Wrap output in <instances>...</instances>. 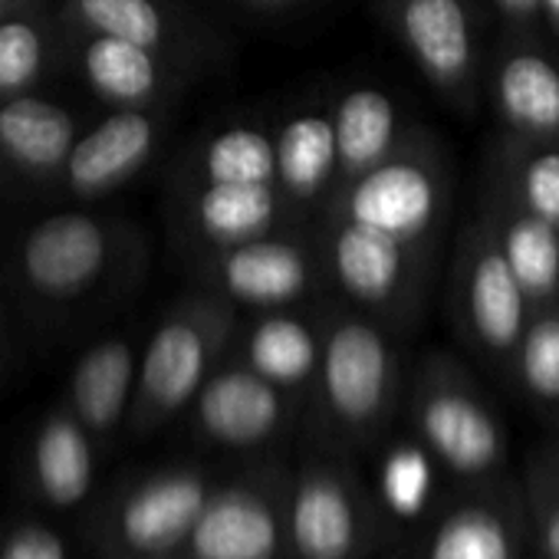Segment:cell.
Returning <instances> with one entry per match:
<instances>
[{
  "label": "cell",
  "mask_w": 559,
  "mask_h": 559,
  "mask_svg": "<svg viewBox=\"0 0 559 559\" xmlns=\"http://www.w3.org/2000/svg\"><path fill=\"white\" fill-rule=\"evenodd\" d=\"M317 405L333 435L349 444L376 441L402 399V356L392 330L336 300L320 313Z\"/></svg>",
  "instance_id": "obj_1"
},
{
  "label": "cell",
  "mask_w": 559,
  "mask_h": 559,
  "mask_svg": "<svg viewBox=\"0 0 559 559\" xmlns=\"http://www.w3.org/2000/svg\"><path fill=\"white\" fill-rule=\"evenodd\" d=\"M237 326V307L214 290L204 287L181 297L139 349V376L126 428L135 438H145L181 415L207 376L224 362Z\"/></svg>",
  "instance_id": "obj_2"
},
{
  "label": "cell",
  "mask_w": 559,
  "mask_h": 559,
  "mask_svg": "<svg viewBox=\"0 0 559 559\" xmlns=\"http://www.w3.org/2000/svg\"><path fill=\"white\" fill-rule=\"evenodd\" d=\"M132 247L129 224L116 217L90 211L47 214L14 243L17 294L40 313H70L126 266Z\"/></svg>",
  "instance_id": "obj_3"
},
{
  "label": "cell",
  "mask_w": 559,
  "mask_h": 559,
  "mask_svg": "<svg viewBox=\"0 0 559 559\" xmlns=\"http://www.w3.org/2000/svg\"><path fill=\"white\" fill-rule=\"evenodd\" d=\"M451 207V165L428 132H405L399 148L340 185L320 214L346 217L405 243L435 247Z\"/></svg>",
  "instance_id": "obj_4"
},
{
  "label": "cell",
  "mask_w": 559,
  "mask_h": 559,
  "mask_svg": "<svg viewBox=\"0 0 559 559\" xmlns=\"http://www.w3.org/2000/svg\"><path fill=\"white\" fill-rule=\"evenodd\" d=\"M317 250L323 280L353 310L389 330L418 317L435 247L405 243L376 227L320 214Z\"/></svg>",
  "instance_id": "obj_5"
},
{
  "label": "cell",
  "mask_w": 559,
  "mask_h": 559,
  "mask_svg": "<svg viewBox=\"0 0 559 559\" xmlns=\"http://www.w3.org/2000/svg\"><path fill=\"white\" fill-rule=\"evenodd\" d=\"M408 415L421 448L454 477L484 480L500 471L507 457L500 415L457 359L431 353L418 366Z\"/></svg>",
  "instance_id": "obj_6"
},
{
  "label": "cell",
  "mask_w": 559,
  "mask_h": 559,
  "mask_svg": "<svg viewBox=\"0 0 559 559\" xmlns=\"http://www.w3.org/2000/svg\"><path fill=\"white\" fill-rule=\"evenodd\" d=\"M451 313L471 349H477L487 362L510 369L530 307L484 211L457 237L451 263Z\"/></svg>",
  "instance_id": "obj_7"
},
{
  "label": "cell",
  "mask_w": 559,
  "mask_h": 559,
  "mask_svg": "<svg viewBox=\"0 0 559 559\" xmlns=\"http://www.w3.org/2000/svg\"><path fill=\"white\" fill-rule=\"evenodd\" d=\"M198 260L207 290L237 310L247 307L257 313L307 304L323 280L317 240L297 234L294 227L204 253Z\"/></svg>",
  "instance_id": "obj_8"
},
{
  "label": "cell",
  "mask_w": 559,
  "mask_h": 559,
  "mask_svg": "<svg viewBox=\"0 0 559 559\" xmlns=\"http://www.w3.org/2000/svg\"><path fill=\"white\" fill-rule=\"evenodd\" d=\"M382 17L438 96L474 109L480 40L471 0H382Z\"/></svg>",
  "instance_id": "obj_9"
},
{
  "label": "cell",
  "mask_w": 559,
  "mask_h": 559,
  "mask_svg": "<svg viewBox=\"0 0 559 559\" xmlns=\"http://www.w3.org/2000/svg\"><path fill=\"white\" fill-rule=\"evenodd\" d=\"M287 487L273 471H253L211 487L185 559H280L287 546Z\"/></svg>",
  "instance_id": "obj_10"
},
{
  "label": "cell",
  "mask_w": 559,
  "mask_h": 559,
  "mask_svg": "<svg viewBox=\"0 0 559 559\" xmlns=\"http://www.w3.org/2000/svg\"><path fill=\"white\" fill-rule=\"evenodd\" d=\"M211 487L198 467H165L129 484L99 520L103 543L116 556H178Z\"/></svg>",
  "instance_id": "obj_11"
},
{
  "label": "cell",
  "mask_w": 559,
  "mask_h": 559,
  "mask_svg": "<svg viewBox=\"0 0 559 559\" xmlns=\"http://www.w3.org/2000/svg\"><path fill=\"white\" fill-rule=\"evenodd\" d=\"M369 520L359 484L333 461H310L287 487V546L297 559H356Z\"/></svg>",
  "instance_id": "obj_12"
},
{
  "label": "cell",
  "mask_w": 559,
  "mask_h": 559,
  "mask_svg": "<svg viewBox=\"0 0 559 559\" xmlns=\"http://www.w3.org/2000/svg\"><path fill=\"white\" fill-rule=\"evenodd\" d=\"M188 408L194 412V428L207 444L257 451L287 428L294 399L227 349L224 362L207 376Z\"/></svg>",
  "instance_id": "obj_13"
},
{
  "label": "cell",
  "mask_w": 559,
  "mask_h": 559,
  "mask_svg": "<svg viewBox=\"0 0 559 559\" xmlns=\"http://www.w3.org/2000/svg\"><path fill=\"white\" fill-rule=\"evenodd\" d=\"M487 93L507 139L559 142V60L533 31H513L500 40Z\"/></svg>",
  "instance_id": "obj_14"
},
{
  "label": "cell",
  "mask_w": 559,
  "mask_h": 559,
  "mask_svg": "<svg viewBox=\"0 0 559 559\" xmlns=\"http://www.w3.org/2000/svg\"><path fill=\"white\" fill-rule=\"evenodd\" d=\"M162 106L112 109L93 129L80 132L63 168L60 185L70 198H103L135 178L162 142Z\"/></svg>",
  "instance_id": "obj_15"
},
{
  "label": "cell",
  "mask_w": 559,
  "mask_h": 559,
  "mask_svg": "<svg viewBox=\"0 0 559 559\" xmlns=\"http://www.w3.org/2000/svg\"><path fill=\"white\" fill-rule=\"evenodd\" d=\"M175 221L198 257L297 224L276 185L175 188Z\"/></svg>",
  "instance_id": "obj_16"
},
{
  "label": "cell",
  "mask_w": 559,
  "mask_h": 559,
  "mask_svg": "<svg viewBox=\"0 0 559 559\" xmlns=\"http://www.w3.org/2000/svg\"><path fill=\"white\" fill-rule=\"evenodd\" d=\"M80 139L73 112L31 93L0 99V175L14 181H53Z\"/></svg>",
  "instance_id": "obj_17"
},
{
  "label": "cell",
  "mask_w": 559,
  "mask_h": 559,
  "mask_svg": "<svg viewBox=\"0 0 559 559\" xmlns=\"http://www.w3.org/2000/svg\"><path fill=\"white\" fill-rule=\"evenodd\" d=\"M320 320L287 310H260L247 326H237L230 356L250 366L257 376L284 389L290 399L313 392L320 369Z\"/></svg>",
  "instance_id": "obj_18"
},
{
  "label": "cell",
  "mask_w": 559,
  "mask_h": 559,
  "mask_svg": "<svg viewBox=\"0 0 559 559\" xmlns=\"http://www.w3.org/2000/svg\"><path fill=\"white\" fill-rule=\"evenodd\" d=\"M273 181L294 221L323 211L336 188V139L330 109L294 112L273 132Z\"/></svg>",
  "instance_id": "obj_19"
},
{
  "label": "cell",
  "mask_w": 559,
  "mask_h": 559,
  "mask_svg": "<svg viewBox=\"0 0 559 559\" xmlns=\"http://www.w3.org/2000/svg\"><path fill=\"white\" fill-rule=\"evenodd\" d=\"M70 53L83 76V83L109 106V109H142L158 106L171 90L175 70L171 57L155 53L148 47L99 37V34H73Z\"/></svg>",
  "instance_id": "obj_20"
},
{
  "label": "cell",
  "mask_w": 559,
  "mask_h": 559,
  "mask_svg": "<svg viewBox=\"0 0 559 559\" xmlns=\"http://www.w3.org/2000/svg\"><path fill=\"white\" fill-rule=\"evenodd\" d=\"M139 376V346L126 333L96 340L73 366L67 408L83 421L93 441H112L132 408Z\"/></svg>",
  "instance_id": "obj_21"
},
{
  "label": "cell",
  "mask_w": 559,
  "mask_h": 559,
  "mask_svg": "<svg viewBox=\"0 0 559 559\" xmlns=\"http://www.w3.org/2000/svg\"><path fill=\"white\" fill-rule=\"evenodd\" d=\"M27 474L34 493L53 510H76L96 480V441L63 405L50 408L34 431Z\"/></svg>",
  "instance_id": "obj_22"
},
{
  "label": "cell",
  "mask_w": 559,
  "mask_h": 559,
  "mask_svg": "<svg viewBox=\"0 0 559 559\" xmlns=\"http://www.w3.org/2000/svg\"><path fill=\"white\" fill-rule=\"evenodd\" d=\"M500 253L516 276V287L533 310H556L559 300V227L490 191L484 207Z\"/></svg>",
  "instance_id": "obj_23"
},
{
  "label": "cell",
  "mask_w": 559,
  "mask_h": 559,
  "mask_svg": "<svg viewBox=\"0 0 559 559\" xmlns=\"http://www.w3.org/2000/svg\"><path fill=\"white\" fill-rule=\"evenodd\" d=\"M330 119L336 139V188L389 158L405 139L399 103L379 86L346 90L333 103Z\"/></svg>",
  "instance_id": "obj_24"
},
{
  "label": "cell",
  "mask_w": 559,
  "mask_h": 559,
  "mask_svg": "<svg viewBox=\"0 0 559 559\" xmlns=\"http://www.w3.org/2000/svg\"><path fill=\"white\" fill-rule=\"evenodd\" d=\"M63 21L73 34L129 40L171 60L188 47V31L162 0H63Z\"/></svg>",
  "instance_id": "obj_25"
},
{
  "label": "cell",
  "mask_w": 559,
  "mask_h": 559,
  "mask_svg": "<svg viewBox=\"0 0 559 559\" xmlns=\"http://www.w3.org/2000/svg\"><path fill=\"white\" fill-rule=\"evenodd\" d=\"M520 510L510 500L474 497L457 503L431 530L425 559H516Z\"/></svg>",
  "instance_id": "obj_26"
},
{
  "label": "cell",
  "mask_w": 559,
  "mask_h": 559,
  "mask_svg": "<svg viewBox=\"0 0 559 559\" xmlns=\"http://www.w3.org/2000/svg\"><path fill=\"white\" fill-rule=\"evenodd\" d=\"M188 185H276L273 135L247 122L217 129L185 158L178 188Z\"/></svg>",
  "instance_id": "obj_27"
},
{
  "label": "cell",
  "mask_w": 559,
  "mask_h": 559,
  "mask_svg": "<svg viewBox=\"0 0 559 559\" xmlns=\"http://www.w3.org/2000/svg\"><path fill=\"white\" fill-rule=\"evenodd\" d=\"M493 191L559 227V142H513L497 155Z\"/></svg>",
  "instance_id": "obj_28"
},
{
  "label": "cell",
  "mask_w": 559,
  "mask_h": 559,
  "mask_svg": "<svg viewBox=\"0 0 559 559\" xmlns=\"http://www.w3.org/2000/svg\"><path fill=\"white\" fill-rule=\"evenodd\" d=\"M57 31L47 0H27L0 21V99L31 93L53 57Z\"/></svg>",
  "instance_id": "obj_29"
},
{
  "label": "cell",
  "mask_w": 559,
  "mask_h": 559,
  "mask_svg": "<svg viewBox=\"0 0 559 559\" xmlns=\"http://www.w3.org/2000/svg\"><path fill=\"white\" fill-rule=\"evenodd\" d=\"M510 369L520 389L546 412L559 418V313L533 310L523 336L513 349Z\"/></svg>",
  "instance_id": "obj_30"
},
{
  "label": "cell",
  "mask_w": 559,
  "mask_h": 559,
  "mask_svg": "<svg viewBox=\"0 0 559 559\" xmlns=\"http://www.w3.org/2000/svg\"><path fill=\"white\" fill-rule=\"evenodd\" d=\"M523 503L539 556L559 559V444L539 448L530 457Z\"/></svg>",
  "instance_id": "obj_31"
},
{
  "label": "cell",
  "mask_w": 559,
  "mask_h": 559,
  "mask_svg": "<svg viewBox=\"0 0 559 559\" xmlns=\"http://www.w3.org/2000/svg\"><path fill=\"white\" fill-rule=\"evenodd\" d=\"M0 559H70V546L50 523L21 520L0 533Z\"/></svg>",
  "instance_id": "obj_32"
},
{
  "label": "cell",
  "mask_w": 559,
  "mask_h": 559,
  "mask_svg": "<svg viewBox=\"0 0 559 559\" xmlns=\"http://www.w3.org/2000/svg\"><path fill=\"white\" fill-rule=\"evenodd\" d=\"M510 31H533L539 24V0H493Z\"/></svg>",
  "instance_id": "obj_33"
},
{
  "label": "cell",
  "mask_w": 559,
  "mask_h": 559,
  "mask_svg": "<svg viewBox=\"0 0 559 559\" xmlns=\"http://www.w3.org/2000/svg\"><path fill=\"white\" fill-rule=\"evenodd\" d=\"M539 21L559 44V0H539Z\"/></svg>",
  "instance_id": "obj_34"
},
{
  "label": "cell",
  "mask_w": 559,
  "mask_h": 559,
  "mask_svg": "<svg viewBox=\"0 0 559 559\" xmlns=\"http://www.w3.org/2000/svg\"><path fill=\"white\" fill-rule=\"evenodd\" d=\"M240 4H247L253 11H287L297 4V0H240Z\"/></svg>",
  "instance_id": "obj_35"
},
{
  "label": "cell",
  "mask_w": 559,
  "mask_h": 559,
  "mask_svg": "<svg viewBox=\"0 0 559 559\" xmlns=\"http://www.w3.org/2000/svg\"><path fill=\"white\" fill-rule=\"evenodd\" d=\"M21 4H27V0H0V21H4L11 11H17Z\"/></svg>",
  "instance_id": "obj_36"
},
{
  "label": "cell",
  "mask_w": 559,
  "mask_h": 559,
  "mask_svg": "<svg viewBox=\"0 0 559 559\" xmlns=\"http://www.w3.org/2000/svg\"><path fill=\"white\" fill-rule=\"evenodd\" d=\"M119 559H185V556L178 552V556H119Z\"/></svg>",
  "instance_id": "obj_37"
},
{
  "label": "cell",
  "mask_w": 559,
  "mask_h": 559,
  "mask_svg": "<svg viewBox=\"0 0 559 559\" xmlns=\"http://www.w3.org/2000/svg\"><path fill=\"white\" fill-rule=\"evenodd\" d=\"M0 349H4V304H0Z\"/></svg>",
  "instance_id": "obj_38"
},
{
  "label": "cell",
  "mask_w": 559,
  "mask_h": 559,
  "mask_svg": "<svg viewBox=\"0 0 559 559\" xmlns=\"http://www.w3.org/2000/svg\"><path fill=\"white\" fill-rule=\"evenodd\" d=\"M556 313H559V300H556Z\"/></svg>",
  "instance_id": "obj_39"
}]
</instances>
